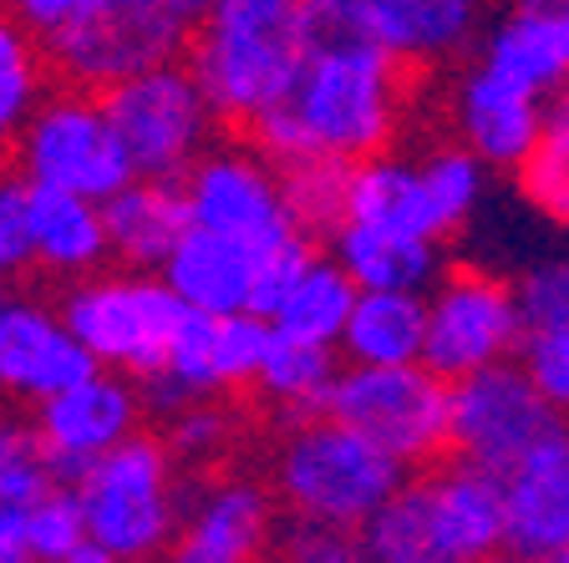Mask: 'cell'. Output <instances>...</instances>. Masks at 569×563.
Masks as SVG:
<instances>
[{"mask_svg": "<svg viewBox=\"0 0 569 563\" xmlns=\"http://www.w3.org/2000/svg\"><path fill=\"white\" fill-rule=\"evenodd\" d=\"M397 61L371 47L341 51H300V67L290 77L280 102H270L260 118H249V142L274 168L331 158V163H361L371 153H387L407 122V82Z\"/></svg>", "mask_w": 569, "mask_h": 563, "instance_id": "cell-1", "label": "cell"}, {"mask_svg": "<svg viewBox=\"0 0 569 563\" xmlns=\"http://www.w3.org/2000/svg\"><path fill=\"white\" fill-rule=\"evenodd\" d=\"M183 67L193 71L213 118L244 128L280 102L300 67L296 0H209L189 26Z\"/></svg>", "mask_w": 569, "mask_h": 563, "instance_id": "cell-2", "label": "cell"}, {"mask_svg": "<svg viewBox=\"0 0 569 563\" xmlns=\"http://www.w3.org/2000/svg\"><path fill=\"white\" fill-rule=\"evenodd\" d=\"M407 468L377 452L367 436L351 426L320 416H300L280 432L270 452V497L284 517H316V523H341L361 529L397 487Z\"/></svg>", "mask_w": 569, "mask_h": 563, "instance_id": "cell-3", "label": "cell"}, {"mask_svg": "<svg viewBox=\"0 0 569 563\" xmlns=\"http://www.w3.org/2000/svg\"><path fill=\"white\" fill-rule=\"evenodd\" d=\"M71 493L82 503L87 539L102 543L118 563L158 559L183 517L178 462L153 432H132L128 442L102 452L71 482Z\"/></svg>", "mask_w": 569, "mask_h": 563, "instance_id": "cell-4", "label": "cell"}, {"mask_svg": "<svg viewBox=\"0 0 569 563\" xmlns=\"http://www.w3.org/2000/svg\"><path fill=\"white\" fill-rule=\"evenodd\" d=\"M57 310L71 341L92 355V365L132 375L138 386L158 375L178 335V320H183V305L163 284V274L128 270V264H102V270L71 280Z\"/></svg>", "mask_w": 569, "mask_h": 563, "instance_id": "cell-5", "label": "cell"}, {"mask_svg": "<svg viewBox=\"0 0 569 563\" xmlns=\"http://www.w3.org/2000/svg\"><path fill=\"white\" fill-rule=\"evenodd\" d=\"M326 416L367 436L397 468L417 472L448 458V381L412 365H336Z\"/></svg>", "mask_w": 569, "mask_h": 563, "instance_id": "cell-6", "label": "cell"}, {"mask_svg": "<svg viewBox=\"0 0 569 563\" xmlns=\"http://www.w3.org/2000/svg\"><path fill=\"white\" fill-rule=\"evenodd\" d=\"M107 122L122 142L132 178H178L193 168V158L219 138V118L203 102L199 82L183 61H158L148 71H132L118 87L102 92Z\"/></svg>", "mask_w": 569, "mask_h": 563, "instance_id": "cell-7", "label": "cell"}, {"mask_svg": "<svg viewBox=\"0 0 569 563\" xmlns=\"http://www.w3.org/2000/svg\"><path fill=\"white\" fill-rule=\"evenodd\" d=\"M11 153L21 183L61 188V193H77L92 203H102L107 193H118L132 178L102 97L82 92V87H61V92L41 97L26 128L16 132Z\"/></svg>", "mask_w": 569, "mask_h": 563, "instance_id": "cell-8", "label": "cell"}, {"mask_svg": "<svg viewBox=\"0 0 569 563\" xmlns=\"http://www.w3.org/2000/svg\"><path fill=\"white\" fill-rule=\"evenodd\" d=\"M183 41H189V26L163 0H92L77 21L51 31L41 51L67 87L102 97L132 71L183 57Z\"/></svg>", "mask_w": 569, "mask_h": 563, "instance_id": "cell-9", "label": "cell"}, {"mask_svg": "<svg viewBox=\"0 0 569 563\" xmlns=\"http://www.w3.org/2000/svg\"><path fill=\"white\" fill-rule=\"evenodd\" d=\"M519 310L509 274L488 264H442L422 290V365L442 381L513 361Z\"/></svg>", "mask_w": 569, "mask_h": 563, "instance_id": "cell-10", "label": "cell"}, {"mask_svg": "<svg viewBox=\"0 0 569 563\" xmlns=\"http://www.w3.org/2000/svg\"><path fill=\"white\" fill-rule=\"evenodd\" d=\"M178 193L189 209V229H209V234L239 239L249 249H270L284 234H300L284 209L280 168L254 142L213 138L193 158L189 173L178 178Z\"/></svg>", "mask_w": 569, "mask_h": 563, "instance_id": "cell-11", "label": "cell"}, {"mask_svg": "<svg viewBox=\"0 0 569 563\" xmlns=\"http://www.w3.org/2000/svg\"><path fill=\"white\" fill-rule=\"evenodd\" d=\"M555 426H565L559 406H549L513 361L448 381V458L503 472L523 446H533Z\"/></svg>", "mask_w": 569, "mask_h": 563, "instance_id": "cell-12", "label": "cell"}, {"mask_svg": "<svg viewBox=\"0 0 569 563\" xmlns=\"http://www.w3.org/2000/svg\"><path fill=\"white\" fill-rule=\"evenodd\" d=\"M148 422V401H142V386L122 371H102L92 365L87 375L67 381L61 391L36 401L31 426L47 446L51 477L57 482H77L87 468H92L102 452H112L118 442H128L132 432H142Z\"/></svg>", "mask_w": 569, "mask_h": 563, "instance_id": "cell-13", "label": "cell"}, {"mask_svg": "<svg viewBox=\"0 0 569 563\" xmlns=\"http://www.w3.org/2000/svg\"><path fill=\"white\" fill-rule=\"evenodd\" d=\"M274 517L280 507L260 477H213L183 503L163 563H264Z\"/></svg>", "mask_w": 569, "mask_h": 563, "instance_id": "cell-14", "label": "cell"}, {"mask_svg": "<svg viewBox=\"0 0 569 563\" xmlns=\"http://www.w3.org/2000/svg\"><path fill=\"white\" fill-rule=\"evenodd\" d=\"M87 371H92V355L71 341L61 310L41 294L0 284V401L36 406Z\"/></svg>", "mask_w": 569, "mask_h": 563, "instance_id": "cell-15", "label": "cell"}, {"mask_svg": "<svg viewBox=\"0 0 569 563\" xmlns=\"http://www.w3.org/2000/svg\"><path fill=\"white\" fill-rule=\"evenodd\" d=\"M503 487V549L533 563L565 559L569 549V436L545 432L498 472Z\"/></svg>", "mask_w": 569, "mask_h": 563, "instance_id": "cell-16", "label": "cell"}, {"mask_svg": "<svg viewBox=\"0 0 569 563\" xmlns=\"http://www.w3.org/2000/svg\"><path fill=\"white\" fill-rule=\"evenodd\" d=\"M367 16L397 67L442 71L473 57L493 0H367Z\"/></svg>", "mask_w": 569, "mask_h": 563, "instance_id": "cell-17", "label": "cell"}, {"mask_svg": "<svg viewBox=\"0 0 569 563\" xmlns=\"http://www.w3.org/2000/svg\"><path fill=\"white\" fill-rule=\"evenodd\" d=\"M545 112L549 102L498 82L493 71L473 67V61L452 82V142H462L478 163L498 168V173H509L529 153V142L545 128Z\"/></svg>", "mask_w": 569, "mask_h": 563, "instance_id": "cell-18", "label": "cell"}, {"mask_svg": "<svg viewBox=\"0 0 569 563\" xmlns=\"http://www.w3.org/2000/svg\"><path fill=\"white\" fill-rule=\"evenodd\" d=\"M468 61L539 102H555L569 82V11H493Z\"/></svg>", "mask_w": 569, "mask_h": 563, "instance_id": "cell-19", "label": "cell"}, {"mask_svg": "<svg viewBox=\"0 0 569 563\" xmlns=\"http://www.w3.org/2000/svg\"><path fill=\"white\" fill-rule=\"evenodd\" d=\"M26 219V264L47 274V280H82V274L112 264L107 259V229H102V203L61 193V188H36L26 183L21 199Z\"/></svg>", "mask_w": 569, "mask_h": 563, "instance_id": "cell-20", "label": "cell"}, {"mask_svg": "<svg viewBox=\"0 0 569 563\" xmlns=\"http://www.w3.org/2000/svg\"><path fill=\"white\" fill-rule=\"evenodd\" d=\"M254 264H260V249L209 234V229H183L158 274L178 294V305L193 315H234V310H249Z\"/></svg>", "mask_w": 569, "mask_h": 563, "instance_id": "cell-21", "label": "cell"}, {"mask_svg": "<svg viewBox=\"0 0 569 563\" xmlns=\"http://www.w3.org/2000/svg\"><path fill=\"white\" fill-rule=\"evenodd\" d=\"M417 477L427 487V503H432V517H438L452 559L473 563L483 553L503 549V487H498V472L473 468L462 458H438L417 468Z\"/></svg>", "mask_w": 569, "mask_h": 563, "instance_id": "cell-22", "label": "cell"}, {"mask_svg": "<svg viewBox=\"0 0 569 563\" xmlns=\"http://www.w3.org/2000/svg\"><path fill=\"white\" fill-rule=\"evenodd\" d=\"M102 229L107 259H118L128 270H158L189 229V209L178 183L168 178H128L118 193L102 199Z\"/></svg>", "mask_w": 569, "mask_h": 563, "instance_id": "cell-23", "label": "cell"}, {"mask_svg": "<svg viewBox=\"0 0 569 563\" xmlns=\"http://www.w3.org/2000/svg\"><path fill=\"white\" fill-rule=\"evenodd\" d=\"M326 254L341 264V274L356 290H417L442 274L448 249L438 239H417V234H391V229H371V223L341 219L326 234Z\"/></svg>", "mask_w": 569, "mask_h": 563, "instance_id": "cell-24", "label": "cell"}, {"mask_svg": "<svg viewBox=\"0 0 569 563\" xmlns=\"http://www.w3.org/2000/svg\"><path fill=\"white\" fill-rule=\"evenodd\" d=\"M341 219L351 223H371V229H391V234H417V239H438L448 244L432 219V203L422 193L417 163L402 153H371L361 163L346 168V199H341Z\"/></svg>", "mask_w": 569, "mask_h": 563, "instance_id": "cell-25", "label": "cell"}, {"mask_svg": "<svg viewBox=\"0 0 569 563\" xmlns=\"http://www.w3.org/2000/svg\"><path fill=\"white\" fill-rule=\"evenodd\" d=\"M336 355L346 365H412L422 361V294L356 290Z\"/></svg>", "mask_w": 569, "mask_h": 563, "instance_id": "cell-26", "label": "cell"}, {"mask_svg": "<svg viewBox=\"0 0 569 563\" xmlns=\"http://www.w3.org/2000/svg\"><path fill=\"white\" fill-rule=\"evenodd\" d=\"M336 365L341 355L331 345H310L296 341V335H274L264 341L260 371L249 381V391H260L264 406H274L284 422H300V416H320L326 406V391L336 381Z\"/></svg>", "mask_w": 569, "mask_h": 563, "instance_id": "cell-27", "label": "cell"}, {"mask_svg": "<svg viewBox=\"0 0 569 563\" xmlns=\"http://www.w3.org/2000/svg\"><path fill=\"white\" fill-rule=\"evenodd\" d=\"M356 533H361L367 563H458L438 529V517H432V503H427V487L417 472H407L402 487Z\"/></svg>", "mask_w": 569, "mask_h": 563, "instance_id": "cell-28", "label": "cell"}, {"mask_svg": "<svg viewBox=\"0 0 569 563\" xmlns=\"http://www.w3.org/2000/svg\"><path fill=\"white\" fill-rule=\"evenodd\" d=\"M351 300H356V284L341 274L326 249L310 254V264L300 270V280L280 294V305L264 315V325L274 335H296V341H310V345H331L341 341V325L351 315Z\"/></svg>", "mask_w": 569, "mask_h": 563, "instance_id": "cell-29", "label": "cell"}, {"mask_svg": "<svg viewBox=\"0 0 569 563\" xmlns=\"http://www.w3.org/2000/svg\"><path fill=\"white\" fill-rule=\"evenodd\" d=\"M412 163H417V178H422V193H427V203H432V219H438L442 239L462 234V229L483 213L488 173H493V168L478 163L462 142H432Z\"/></svg>", "mask_w": 569, "mask_h": 563, "instance_id": "cell-30", "label": "cell"}, {"mask_svg": "<svg viewBox=\"0 0 569 563\" xmlns=\"http://www.w3.org/2000/svg\"><path fill=\"white\" fill-rule=\"evenodd\" d=\"M513 183H519L523 203H529L539 219L559 223L569 213V107L565 97H555L545 112V128L529 142V153L509 168Z\"/></svg>", "mask_w": 569, "mask_h": 563, "instance_id": "cell-31", "label": "cell"}, {"mask_svg": "<svg viewBox=\"0 0 569 563\" xmlns=\"http://www.w3.org/2000/svg\"><path fill=\"white\" fill-rule=\"evenodd\" d=\"M51 92L47 51L21 21L0 11V148H11L16 132L36 112V102Z\"/></svg>", "mask_w": 569, "mask_h": 563, "instance_id": "cell-32", "label": "cell"}, {"mask_svg": "<svg viewBox=\"0 0 569 563\" xmlns=\"http://www.w3.org/2000/svg\"><path fill=\"white\" fill-rule=\"evenodd\" d=\"M346 168L331 158H306V163H284L280 168V193L290 223L310 239H326L341 223V199H346Z\"/></svg>", "mask_w": 569, "mask_h": 563, "instance_id": "cell-33", "label": "cell"}, {"mask_svg": "<svg viewBox=\"0 0 569 563\" xmlns=\"http://www.w3.org/2000/svg\"><path fill=\"white\" fill-rule=\"evenodd\" d=\"M264 563H367L361 533L316 517H274Z\"/></svg>", "mask_w": 569, "mask_h": 563, "instance_id": "cell-34", "label": "cell"}, {"mask_svg": "<svg viewBox=\"0 0 569 563\" xmlns=\"http://www.w3.org/2000/svg\"><path fill=\"white\" fill-rule=\"evenodd\" d=\"M229 442H234V411L219 406V396L203 401H183V406L168 411V432L163 446L173 462H189V468H209L213 458H224Z\"/></svg>", "mask_w": 569, "mask_h": 563, "instance_id": "cell-35", "label": "cell"}, {"mask_svg": "<svg viewBox=\"0 0 569 563\" xmlns=\"http://www.w3.org/2000/svg\"><path fill=\"white\" fill-rule=\"evenodd\" d=\"M513 310L523 330H569V264L559 254H539L513 274Z\"/></svg>", "mask_w": 569, "mask_h": 563, "instance_id": "cell-36", "label": "cell"}, {"mask_svg": "<svg viewBox=\"0 0 569 563\" xmlns=\"http://www.w3.org/2000/svg\"><path fill=\"white\" fill-rule=\"evenodd\" d=\"M21 517H26V543H31L36 563L67 559V553L87 539L82 503H77V493H71L67 482H51L41 497H31V503L21 507Z\"/></svg>", "mask_w": 569, "mask_h": 563, "instance_id": "cell-37", "label": "cell"}, {"mask_svg": "<svg viewBox=\"0 0 569 563\" xmlns=\"http://www.w3.org/2000/svg\"><path fill=\"white\" fill-rule=\"evenodd\" d=\"M51 482L57 477H51L47 446H41L36 426L21 416H0V497L26 507L31 497L47 493Z\"/></svg>", "mask_w": 569, "mask_h": 563, "instance_id": "cell-38", "label": "cell"}, {"mask_svg": "<svg viewBox=\"0 0 569 563\" xmlns=\"http://www.w3.org/2000/svg\"><path fill=\"white\" fill-rule=\"evenodd\" d=\"M264 341H270V325H264L254 310H234V315H213V371H219V391H249L254 371H260Z\"/></svg>", "mask_w": 569, "mask_h": 563, "instance_id": "cell-39", "label": "cell"}, {"mask_svg": "<svg viewBox=\"0 0 569 563\" xmlns=\"http://www.w3.org/2000/svg\"><path fill=\"white\" fill-rule=\"evenodd\" d=\"M296 26H300V51H341L377 41L367 0H296Z\"/></svg>", "mask_w": 569, "mask_h": 563, "instance_id": "cell-40", "label": "cell"}, {"mask_svg": "<svg viewBox=\"0 0 569 563\" xmlns=\"http://www.w3.org/2000/svg\"><path fill=\"white\" fill-rule=\"evenodd\" d=\"M513 365L533 381L549 406L565 411L569 401V330H523L513 345Z\"/></svg>", "mask_w": 569, "mask_h": 563, "instance_id": "cell-41", "label": "cell"}, {"mask_svg": "<svg viewBox=\"0 0 569 563\" xmlns=\"http://www.w3.org/2000/svg\"><path fill=\"white\" fill-rule=\"evenodd\" d=\"M316 239L310 234H284L280 244L260 249V264H254V290H249V310L254 315H270L274 305H280V294L290 290V284L300 280V270L310 264V254H316Z\"/></svg>", "mask_w": 569, "mask_h": 563, "instance_id": "cell-42", "label": "cell"}, {"mask_svg": "<svg viewBox=\"0 0 569 563\" xmlns=\"http://www.w3.org/2000/svg\"><path fill=\"white\" fill-rule=\"evenodd\" d=\"M26 183L21 178H0V284H11L26 270V219H21Z\"/></svg>", "mask_w": 569, "mask_h": 563, "instance_id": "cell-43", "label": "cell"}, {"mask_svg": "<svg viewBox=\"0 0 569 563\" xmlns=\"http://www.w3.org/2000/svg\"><path fill=\"white\" fill-rule=\"evenodd\" d=\"M87 6H92V0H0V11L11 16V21H21L36 41H47L51 31H61L67 21H77Z\"/></svg>", "mask_w": 569, "mask_h": 563, "instance_id": "cell-44", "label": "cell"}, {"mask_svg": "<svg viewBox=\"0 0 569 563\" xmlns=\"http://www.w3.org/2000/svg\"><path fill=\"white\" fill-rule=\"evenodd\" d=\"M0 563H36L31 543H26V517L16 503L0 497Z\"/></svg>", "mask_w": 569, "mask_h": 563, "instance_id": "cell-45", "label": "cell"}, {"mask_svg": "<svg viewBox=\"0 0 569 563\" xmlns=\"http://www.w3.org/2000/svg\"><path fill=\"white\" fill-rule=\"evenodd\" d=\"M57 563H118V559H112V553H107V549H102V543L82 539V543H77V549H71V553H67V559H57Z\"/></svg>", "mask_w": 569, "mask_h": 563, "instance_id": "cell-46", "label": "cell"}, {"mask_svg": "<svg viewBox=\"0 0 569 563\" xmlns=\"http://www.w3.org/2000/svg\"><path fill=\"white\" fill-rule=\"evenodd\" d=\"M163 6H168V11H173L183 26H193V21L203 16V6H209V0H163Z\"/></svg>", "mask_w": 569, "mask_h": 563, "instance_id": "cell-47", "label": "cell"}, {"mask_svg": "<svg viewBox=\"0 0 569 563\" xmlns=\"http://www.w3.org/2000/svg\"><path fill=\"white\" fill-rule=\"evenodd\" d=\"M509 6H523V11H569V0H509Z\"/></svg>", "mask_w": 569, "mask_h": 563, "instance_id": "cell-48", "label": "cell"}, {"mask_svg": "<svg viewBox=\"0 0 569 563\" xmlns=\"http://www.w3.org/2000/svg\"><path fill=\"white\" fill-rule=\"evenodd\" d=\"M473 563H533V559H523V553H513V549H498V553H483V559H473Z\"/></svg>", "mask_w": 569, "mask_h": 563, "instance_id": "cell-49", "label": "cell"}, {"mask_svg": "<svg viewBox=\"0 0 569 563\" xmlns=\"http://www.w3.org/2000/svg\"><path fill=\"white\" fill-rule=\"evenodd\" d=\"M549 563H565V559H549Z\"/></svg>", "mask_w": 569, "mask_h": 563, "instance_id": "cell-50", "label": "cell"}]
</instances>
